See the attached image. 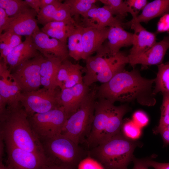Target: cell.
Wrapping results in <instances>:
<instances>
[{
	"label": "cell",
	"mask_w": 169,
	"mask_h": 169,
	"mask_svg": "<svg viewBox=\"0 0 169 169\" xmlns=\"http://www.w3.org/2000/svg\"><path fill=\"white\" fill-rule=\"evenodd\" d=\"M154 83L155 79L143 77L137 69L130 71L124 69L98 87L97 97L106 99L113 103L136 101L142 105L153 106L156 103Z\"/></svg>",
	"instance_id": "obj_1"
},
{
	"label": "cell",
	"mask_w": 169,
	"mask_h": 169,
	"mask_svg": "<svg viewBox=\"0 0 169 169\" xmlns=\"http://www.w3.org/2000/svg\"><path fill=\"white\" fill-rule=\"evenodd\" d=\"M0 136L4 143L46 157L41 143L22 106L14 109L7 107L0 114Z\"/></svg>",
	"instance_id": "obj_2"
},
{
	"label": "cell",
	"mask_w": 169,
	"mask_h": 169,
	"mask_svg": "<svg viewBox=\"0 0 169 169\" xmlns=\"http://www.w3.org/2000/svg\"><path fill=\"white\" fill-rule=\"evenodd\" d=\"M97 98L91 131L85 143L89 150L120 133L123 117L130 110L127 105L115 106L107 99Z\"/></svg>",
	"instance_id": "obj_3"
},
{
	"label": "cell",
	"mask_w": 169,
	"mask_h": 169,
	"mask_svg": "<svg viewBox=\"0 0 169 169\" xmlns=\"http://www.w3.org/2000/svg\"><path fill=\"white\" fill-rule=\"evenodd\" d=\"M140 145L120 132L89 150V155L105 169H128V166L135 158L134 150Z\"/></svg>",
	"instance_id": "obj_4"
},
{
	"label": "cell",
	"mask_w": 169,
	"mask_h": 169,
	"mask_svg": "<svg viewBox=\"0 0 169 169\" xmlns=\"http://www.w3.org/2000/svg\"><path fill=\"white\" fill-rule=\"evenodd\" d=\"M98 87L90 88L78 110L65 122L61 134L78 145L85 143L90 132Z\"/></svg>",
	"instance_id": "obj_5"
},
{
	"label": "cell",
	"mask_w": 169,
	"mask_h": 169,
	"mask_svg": "<svg viewBox=\"0 0 169 169\" xmlns=\"http://www.w3.org/2000/svg\"><path fill=\"white\" fill-rule=\"evenodd\" d=\"M45 155L49 161L73 169L89 155L79 145L61 134L39 140Z\"/></svg>",
	"instance_id": "obj_6"
},
{
	"label": "cell",
	"mask_w": 169,
	"mask_h": 169,
	"mask_svg": "<svg viewBox=\"0 0 169 169\" xmlns=\"http://www.w3.org/2000/svg\"><path fill=\"white\" fill-rule=\"evenodd\" d=\"M69 116L64 108L59 107L48 112L28 117L31 127L39 140L61 133Z\"/></svg>",
	"instance_id": "obj_7"
},
{
	"label": "cell",
	"mask_w": 169,
	"mask_h": 169,
	"mask_svg": "<svg viewBox=\"0 0 169 169\" xmlns=\"http://www.w3.org/2000/svg\"><path fill=\"white\" fill-rule=\"evenodd\" d=\"M60 90L48 89L43 87L28 92H21L19 102L28 117L45 113L60 105L59 99Z\"/></svg>",
	"instance_id": "obj_8"
},
{
	"label": "cell",
	"mask_w": 169,
	"mask_h": 169,
	"mask_svg": "<svg viewBox=\"0 0 169 169\" xmlns=\"http://www.w3.org/2000/svg\"><path fill=\"white\" fill-rule=\"evenodd\" d=\"M44 56L40 54L18 66L11 73L12 78L21 92L34 91L41 85L40 69Z\"/></svg>",
	"instance_id": "obj_9"
},
{
	"label": "cell",
	"mask_w": 169,
	"mask_h": 169,
	"mask_svg": "<svg viewBox=\"0 0 169 169\" xmlns=\"http://www.w3.org/2000/svg\"><path fill=\"white\" fill-rule=\"evenodd\" d=\"M4 143L8 164L12 169H44L49 162L45 157Z\"/></svg>",
	"instance_id": "obj_10"
},
{
	"label": "cell",
	"mask_w": 169,
	"mask_h": 169,
	"mask_svg": "<svg viewBox=\"0 0 169 169\" xmlns=\"http://www.w3.org/2000/svg\"><path fill=\"white\" fill-rule=\"evenodd\" d=\"M123 53L110 56L103 46L96 52V54L86 59V65L82 70L85 73L83 76L84 83L90 86L94 78L98 74L108 70L120 57Z\"/></svg>",
	"instance_id": "obj_11"
},
{
	"label": "cell",
	"mask_w": 169,
	"mask_h": 169,
	"mask_svg": "<svg viewBox=\"0 0 169 169\" xmlns=\"http://www.w3.org/2000/svg\"><path fill=\"white\" fill-rule=\"evenodd\" d=\"M32 37L35 48L44 57L54 55L64 61L69 56L67 42L50 38L40 29L34 33Z\"/></svg>",
	"instance_id": "obj_12"
},
{
	"label": "cell",
	"mask_w": 169,
	"mask_h": 169,
	"mask_svg": "<svg viewBox=\"0 0 169 169\" xmlns=\"http://www.w3.org/2000/svg\"><path fill=\"white\" fill-rule=\"evenodd\" d=\"M37 15L36 11L28 7L16 16L9 17L4 31H9L21 36H32L40 30L36 18Z\"/></svg>",
	"instance_id": "obj_13"
},
{
	"label": "cell",
	"mask_w": 169,
	"mask_h": 169,
	"mask_svg": "<svg viewBox=\"0 0 169 169\" xmlns=\"http://www.w3.org/2000/svg\"><path fill=\"white\" fill-rule=\"evenodd\" d=\"M0 113L7 107L14 109L21 106L19 97L21 92L13 80L9 70L0 73Z\"/></svg>",
	"instance_id": "obj_14"
},
{
	"label": "cell",
	"mask_w": 169,
	"mask_h": 169,
	"mask_svg": "<svg viewBox=\"0 0 169 169\" xmlns=\"http://www.w3.org/2000/svg\"><path fill=\"white\" fill-rule=\"evenodd\" d=\"M84 23L82 26L104 28L123 26L121 20L114 17L105 6L99 7L96 6L89 10L82 17Z\"/></svg>",
	"instance_id": "obj_15"
},
{
	"label": "cell",
	"mask_w": 169,
	"mask_h": 169,
	"mask_svg": "<svg viewBox=\"0 0 169 169\" xmlns=\"http://www.w3.org/2000/svg\"><path fill=\"white\" fill-rule=\"evenodd\" d=\"M90 89V86L83 83L71 88L60 90L59 103L69 116L78 110Z\"/></svg>",
	"instance_id": "obj_16"
},
{
	"label": "cell",
	"mask_w": 169,
	"mask_h": 169,
	"mask_svg": "<svg viewBox=\"0 0 169 169\" xmlns=\"http://www.w3.org/2000/svg\"><path fill=\"white\" fill-rule=\"evenodd\" d=\"M130 26L134 33L132 47L128 55L129 60L142 54L156 42V34L146 30L140 23H133Z\"/></svg>",
	"instance_id": "obj_17"
},
{
	"label": "cell",
	"mask_w": 169,
	"mask_h": 169,
	"mask_svg": "<svg viewBox=\"0 0 169 169\" xmlns=\"http://www.w3.org/2000/svg\"><path fill=\"white\" fill-rule=\"evenodd\" d=\"M110 28H97L82 27L83 59L85 60L102 47L103 43L107 39Z\"/></svg>",
	"instance_id": "obj_18"
},
{
	"label": "cell",
	"mask_w": 169,
	"mask_h": 169,
	"mask_svg": "<svg viewBox=\"0 0 169 169\" xmlns=\"http://www.w3.org/2000/svg\"><path fill=\"white\" fill-rule=\"evenodd\" d=\"M169 49V36L156 43L150 49L141 55L129 60L132 67L137 64L146 67L162 63L166 52Z\"/></svg>",
	"instance_id": "obj_19"
},
{
	"label": "cell",
	"mask_w": 169,
	"mask_h": 169,
	"mask_svg": "<svg viewBox=\"0 0 169 169\" xmlns=\"http://www.w3.org/2000/svg\"><path fill=\"white\" fill-rule=\"evenodd\" d=\"M40 53L35 48L32 36H25V40L14 48L4 62L14 69L23 63L39 55Z\"/></svg>",
	"instance_id": "obj_20"
},
{
	"label": "cell",
	"mask_w": 169,
	"mask_h": 169,
	"mask_svg": "<svg viewBox=\"0 0 169 169\" xmlns=\"http://www.w3.org/2000/svg\"><path fill=\"white\" fill-rule=\"evenodd\" d=\"M133 34L124 29L122 26L110 28L107 39L108 42L105 45L108 53L110 56L116 54L123 47L132 45Z\"/></svg>",
	"instance_id": "obj_21"
},
{
	"label": "cell",
	"mask_w": 169,
	"mask_h": 169,
	"mask_svg": "<svg viewBox=\"0 0 169 169\" xmlns=\"http://www.w3.org/2000/svg\"><path fill=\"white\" fill-rule=\"evenodd\" d=\"M63 61L54 55L44 57L41 64L40 75L41 85L48 89L55 90V80L58 70Z\"/></svg>",
	"instance_id": "obj_22"
},
{
	"label": "cell",
	"mask_w": 169,
	"mask_h": 169,
	"mask_svg": "<svg viewBox=\"0 0 169 169\" xmlns=\"http://www.w3.org/2000/svg\"><path fill=\"white\" fill-rule=\"evenodd\" d=\"M169 13V0H155L148 3L141 13L136 18L123 23V26H129L135 23H147L154 18Z\"/></svg>",
	"instance_id": "obj_23"
},
{
	"label": "cell",
	"mask_w": 169,
	"mask_h": 169,
	"mask_svg": "<svg viewBox=\"0 0 169 169\" xmlns=\"http://www.w3.org/2000/svg\"><path fill=\"white\" fill-rule=\"evenodd\" d=\"M82 27L77 24L68 36L67 46L69 56L76 61L83 59L84 50L82 41Z\"/></svg>",
	"instance_id": "obj_24"
},
{
	"label": "cell",
	"mask_w": 169,
	"mask_h": 169,
	"mask_svg": "<svg viewBox=\"0 0 169 169\" xmlns=\"http://www.w3.org/2000/svg\"><path fill=\"white\" fill-rule=\"evenodd\" d=\"M78 64H74L67 59L63 61L58 71L55 85L60 90L65 88L72 81Z\"/></svg>",
	"instance_id": "obj_25"
},
{
	"label": "cell",
	"mask_w": 169,
	"mask_h": 169,
	"mask_svg": "<svg viewBox=\"0 0 169 169\" xmlns=\"http://www.w3.org/2000/svg\"><path fill=\"white\" fill-rule=\"evenodd\" d=\"M158 71L155 79L154 93L169 94V61L158 65Z\"/></svg>",
	"instance_id": "obj_26"
},
{
	"label": "cell",
	"mask_w": 169,
	"mask_h": 169,
	"mask_svg": "<svg viewBox=\"0 0 169 169\" xmlns=\"http://www.w3.org/2000/svg\"><path fill=\"white\" fill-rule=\"evenodd\" d=\"M110 11L113 15H116L118 18L125 16L128 13H130L134 19L138 16V13L135 12L129 7L125 1L122 0H100Z\"/></svg>",
	"instance_id": "obj_27"
},
{
	"label": "cell",
	"mask_w": 169,
	"mask_h": 169,
	"mask_svg": "<svg viewBox=\"0 0 169 169\" xmlns=\"http://www.w3.org/2000/svg\"><path fill=\"white\" fill-rule=\"evenodd\" d=\"M96 0H66L64 2L69 6L71 15L75 18L80 15L83 17L91 9L96 5Z\"/></svg>",
	"instance_id": "obj_28"
},
{
	"label": "cell",
	"mask_w": 169,
	"mask_h": 169,
	"mask_svg": "<svg viewBox=\"0 0 169 169\" xmlns=\"http://www.w3.org/2000/svg\"><path fill=\"white\" fill-rule=\"evenodd\" d=\"M28 7L24 0H0V7L5 10L9 17L16 16Z\"/></svg>",
	"instance_id": "obj_29"
},
{
	"label": "cell",
	"mask_w": 169,
	"mask_h": 169,
	"mask_svg": "<svg viewBox=\"0 0 169 169\" xmlns=\"http://www.w3.org/2000/svg\"><path fill=\"white\" fill-rule=\"evenodd\" d=\"M62 3L61 0H58L56 3L40 9L37 16L38 23L44 26L51 22L53 16Z\"/></svg>",
	"instance_id": "obj_30"
},
{
	"label": "cell",
	"mask_w": 169,
	"mask_h": 169,
	"mask_svg": "<svg viewBox=\"0 0 169 169\" xmlns=\"http://www.w3.org/2000/svg\"><path fill=\"white\" fill-rule=\"evenodd\" d=\"M120 132L126 138L135 141L140 136L141 128L137 126L133 120H123Z\"/></svg>",
	"instance_id": "obj_31"
},
{
	"label": "cell",
	"mask_w": 169,
	"mask_h": 169,
	"mask_svg": "<svg viewBox=\"0 0 169 169\" xmlns=\"http://www.w3.org/2000/svg\"><path fill=\"white\" fill-rule=\"evenodd\" d=\"M162 94L161 116L159 125L155 129H158L169 125V94L165 93Z\"/></svg>",
	"instance_id": "obj_32"
},
{
	"label": "cell",
	"mask_w": 169,
	"mask_h": 169,
	"mask_svg": "<svg viewBox=\"0 0 169 169\" xmlns=\"http://www.w3.org/2000/svg\"><path fill=\"white\" fill-rule=\"evenodd\" d=\"M74 20L71 15L69 6L64 2L57 10L52 18L51 22Z\"/></svg>",
	"instance_id": "obj_33"
},
{
	"label": "cell",
	"mask_w": 169,
	"mask_h": 169,
	"mask_svg": "<svg viewBox=\"0 0 169 169\" xmlns=\"http://www.w3.org/2000/svg\"><path fill=\"white\" fill-rule=\"evenodd\" d=\"M40 30L49 37L63 42H67L69 34L65 30L57 29L44 28L43 27L41 28Z\"/></svg>",
	"instance_id": "obj_34"
},
{
	"label": "cell",
	"mask_w": 169,
	"mask_h": 169,
	"mask_svg": "<svg viewBox=\"0 0 169 169\" xmlns=\"http://www.w3.org/2000/svg\"><path fill=\"white\" fill-rule=\"evenodd\" d=\"M22 36L13 32L10 43L3 51L0 53V60L4 61L9 54L17 46L21 43Z\"/></svg>",
	"instance_id": "obj_35"
},
{
	"label": "cell",
	"mask_w": 169,
	"mask_h": 169,
	"mask_svg": "<svg viewBox=\"0 0 169 169\" xmlns=\"http://www.w3.org/2000/svg\"><path fill=\"white\" fill-rule=\"evenodd\" d=\"M77 169H105L98 161L89 155L79 164Z\"/></svg>",
	"instance_id": "obj_36"
},
{
	"label": "cell",
	"mask_w": 169,
	"mask_h": 169,
	"mask_svg": "<svg viewBox=\"0 0 169 169\" xmlns=\"http://www.w3.org/2000/svg\"><path fill=\"white\" fill-rule=\"evenodd\" d=\"M149 120L147 115L144 112L141 110L136 111L133 116L132 120L141 128L147 125Z\"/></svg>",
	"instance_id": "obj_37"
},
{
	"label": "cell",
	"mask_w": 169,
	"mask_h": 169,
	"mask_svg": "<svg viewBox=\"0 0 169 169\" xmlns=\"http://www.w3.org/2000/svg\"><path fill=\"white\" fill-rule=\"evenodd\" d=\"M125 2L129 7L138 13L139 11L142 10L148 3L146 0H128Z\"/></svg>",
	"instance_id": "obj_38"
},
{
	"label": "cell",
	"mask_w": 169,
	"mask_h": 169,
	"mask_svg": "<svg viewBox=\"0 0 169 169\" xmlns=\"http://www.w3.org/2000/svg\"><path fill=\"white\" fill-rule=\"evenodd\" d=\"M161 17L158 24L157 31L159 32H169V13L166 14Z\"/></svg>",
	"instance_id": "obj_39"
},
{
	"label": "cell",
	"mask_w": 169,
	"mask_h": 169,
	"mask_svg": "<svg viewBox=\"0 0 169 169\" xmlns=\"http://www.w3.org/2000/svg\"><path fill=\"white\" fill-rule=\"evenodd\" d=\"M146 165L154 169H169V163H161L154 161L150 158L143 159Z\"/></svg>",
	"instance_id": "obj_40"
},
{
	"label": "cell",
	"mask_w": 169,
	"mask_h": 169,
	"mask_svg": "<svg viewBox=\"0 0 169 169\" xmlns=\"http://www.w3.org/2000/svg\"><path fill=\"white\" fill-rule=\"evenodd\" d=\"M154 132L155 134L160 133L164 145L169 144V125L158 129H155Z\"/></svg>",
	"instance_id": "obj_41"
},
{
	"label": "cell",
	"mask_w": 169,
	"mask_h": 169,
	"mask_svg": "<svg viewBox=\"0 0 169 169\" xmlns=\"http://www.w3.org/2000/svg\"><path fill=\"white\" fill-rule=\"evenodd\" d=\"M9 18L5 10L0 7V34L5 29L8 22Z\"/></svg>",
	"instance_id": "obj_42"
},
{
	"label": "cell",
	"mask_w": 169,
	"mask_h": 169,
	"mask_svg": "<svg viewBox=\"0 0 169 169\" xmlns=\"http://www.w3.org/2000/svg\"><path fill=\"white\" fill-rule=\"evenodd\" d=\"M133 162L134 166L132 169H149L148 167L144 162L143 159L135 158Z\"/></svg>",
	"instance_id": "obj_43"
},
{
	"label": "cell",
	"mask_w": 169,
	"mask_h": 169,
	"mask_svg": "<svg viewBox=\"0 0 169 169\" xmlns=\"http://www.w3.org/2000/svg\"><path fill=\"white\" fill-rule=\"evenodd\" d=\"M28 5L31 8L34 10L37 14L40 10V0H25Z\"/></svg>",
	"instance_id": "obj_44"
},
{
	"label": "cell",
	"mask_w": 169,
	"mask_h": 169,
	"mask_svg": "<svg viewBox=\"0 0 169 169\" xmlns=\"http://www.w3.org/2000/svg\"><path fill=\"white\" fill-rule=\"evenodd\" d=\"M44 169H73L49 161Z\"/></svg>",
	"instance_id": "obj_45"
},
{
	"label": "cell",
	"mask_w": 169,
	"mask_h": 169,
	"mask_svg": "<svg viewBox=\"0 0 169 169\" xmlns=\"http://www.w3.org/2000/svg\"><path fill=\"white\" fill-rule=\"evenodd\" d=\"M58 0H40V9L48 5L53 4L58 2Z\"/></svg>",
	"instance_id": "obj_46"
},
{
	"label": "cell",
	"mask_w": 169,
	"mask_h": 169,
	"mask_svg": "<svg viewBox=\"0 0 169 169\" xmlns=\"http://www.w3.org/2000/svg\"><path fill=\"white\" fill-rule=\"evenodd\" d=\"M0 169H12L8 164L5 165L3 163V158L0 157Z\"/></svg>",
	"instance_id": "obj_47"
},
{
	"label": "cell",
	"mask_w": 169,
	"mask_h": 169,
	"mask_svg": "<svg viewBox=\"0 0 169 169\" xmlns=\"http://www.w3.org/2000/svg\"><path fill=\"white\" fill-rule=\"evenodd\" d=\"M168 33H169V32Z\"/></svg>",
	"instance_id": "obj_48"
}]
</instances>
